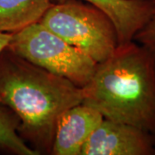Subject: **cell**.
I'll return each instance as SVG.
<instances>
[{"label":"cell","mask_w":155,"mask_h":155,"mask_svg":"<svg viewBox=\"0 0 155 155\" xmlns=\"http://www.w3.org/2000/svg\"><path fill=\"white\" fill-rule=\"evenodd\" d=\"M53 4L67 0H51ZM103 11L116 27L119 44L133 41L155 10V0H82Z\"/></svg>","instance_id":"52a82bcc"},{"label":"cell","mask_w":155,"mask_h":155,"mask_svg":"<svg viewBox=\"0 0 155 155\" xmlns=\"http://www.w3.org/2000/svg\"><path fill=\"white\" fill-rule=\"evenodd\" d=\"M8 49L79 88L90 82L98 63L40 22L11 33Z\"/></svg>","instance_id":"277c9868"},{"label":"cell","mask_w":155,"mask_h":155,"mask_svg":"<svg viewBox=\"0 0 155 155\" xmlns=\"http://www.w3.org/2000/svg\"><path fill=\"white\" fill-rule=\"evenodd\" d=\"M81 155H155L154 135L133 125L104 118Z\"/></svg>","instance_id":"5b68a950"},{"label":"cell","mask_w":155,"mask_h":155,"mask_svg":"<svg viewBox=\"0 0 155 155\" xmlns=\"http://www.w3.org/2000/svg\"><path fill=\"white\" fill-rule=\"evenodd\" d=\"M154 138H155V134H154Z\"/></svg>","instance_id":"7c38bea8"},{"label":"cell","mask_w":155,"mask_h":155,"mask_svg":"<svg viewBox=\"0 0 155 155\" xmlns=\"http://www.w3.org/2000/svg\"><path fill=\"white\" fill-rule=\"evenodd\" d=\"M82 89V103L104 118L155 134V53L136 41L118 46Z\"/></svg>","instance_id":"7a4b0ae2"},{"label":"cell","mask_w":155,"mask_h":155,"mask_svg":"<svg viewBox=\"0 0 155 155\" xmlns=\"http://www.w3.org/2000/svg\"><path fill=\"white\" fill-rule=\"evenodd\" d=\"M51 0H0V32L14 33L39 22Z\"/></svg>","instance_id":"ba28073f"},{"label":"cell","mask_w":155,"mask_h":155,"mask_svg":"<svg viewBox=\"0 0 155 155\" xmlns=\"http://www.w3.org/2000/svg\"><path fill=\"white\" fill-rule=\"evenodd\" d=\"M134 41L155 53V11L149 21L135 35Z\"/></svg>","instance_id":"30bf717a"},{"label":"cell","mask_w":155,"mask_h":155,"mask_svg":"<svg viewBox=\"0 0 155 155\" xmlns=\"http://www.w3.org/2000/svg\"><path fill=\"white\" fill-rule=\"evenodd\" d=\"M19 124L17 115L0 104V152L14 155H39L19 135Z\"/></svg>","instance_id":"9c48e42d"},{"label":"cell","mask_w":155,"mask_h":155,"mask_svg":"<svg viewBox=\"0 0 155 155\" xmlns=\"http://www.w3.org/2000/svg\"><path fill=\"white\" fill-rule=\"evenodd\" d=\"M39 22L98 64L109 59L119 46L110 18L82 0L52 4Z\"/></svg>","instance_id":"3957f363"},{"label":"cell","mask_w":155,"mask_h":155,"mask_svg":"<svg viewBox=\"0 0 155 155\" xmlns=\"http://www.w3.org/2000/svg\"><path fill=\"white\" fill-rule=\"evenodd\" d=\"M103 120L99 111L83 103L66 110L56 122L51 154L81 155L84 146Z\"/></svg>","instance_id":"8992f818"},{"label":"cell","mask_w":155,"mask_h":155,"mask_svg":"<svg viewBox=\"0 0 155 155\" xmlns=\"http://www.w3.org/2000/svg\"><path fill=\"white\" fill-rule=\"evenodd\" d=\"M82 89L6 48L0 54V104L20 120L18 134L41 154H51L59 116L81 104Z\"/></svg>","instance_id":"6da1fadb"},{"label":"cell","mask_w":155,"mask_h":155,"mask_svg":"<svg viewBox=\"0 0 155 155\" xmlns=\"http://www.w3.org/2000/svg\"><path fill=\"white\" fill-rule=\"evenodd\" d=\"M11 34L0 32V54L8 47L9 41L11 40Z\"/></svg>","instance_id":"8fae6325"}]
</instances>
